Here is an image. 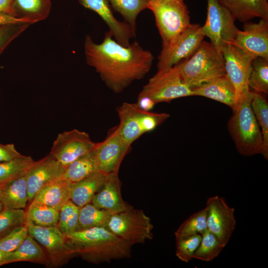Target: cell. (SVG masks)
Returning <instances> with one entry per match:
<instances>
[{
    "instance_id": "6da1fadb",
    "label": "cell",
    "mask_w": 268,
    "mask_h": 268,
    "mask_svg": "<svg viewBox=\"0 0 268 268\" xmlns=\"http://www.w3.org/2000/svg\"><path fill=\"white\" fill-rule=\"evenodd\" d=\"M86 64L95 68L106 85L115 93L122 92L150 71L154 57L134 41L123 46L106 31L102 43H95L86 35L84 42Z\"/></svg>"
},
{
    "instance_id": "7a4b0ae2",
    "label": "cell",
    "mask_w": 268,
    "mask_h": 268,
    "mask_svg": "<svg viewBox=\"0 0 268 268\" xmlns=\"http://www.w3.org/2000/svg\"><path fill=\"white\" fill-rule=\"evenodd\" d=\"M66 236L74 254H79L90 262H110L131 257V245L105 227L77 230Z\"/></svg>"
},
{
    "instance_id": "3957f363",
    "label": "cell",
    "mask_w": 268,
    "mask_h": 268,
    "mask_svg": "<svg viewBox=\"0 0 268 268\" xmlns=\"http://www.w3.org/2000/svg\"><path fill=\"white\" fill-rule=\"evenodd\" d=\"M176 66L184 81L192 89L226 74L222 52L205 41Z\"/></svg>"
},
{
    "instance_id": "277c9868",
    "label": "cell",
    "mask_w": 268,
    "mask_h": 268,
    "mask_svg": "<svg viewBox=\"0 0 268 268\" xmlns=\"http://www.w3.org/2000/svg\"><path fill=\"white\" fill-rule=\"evenodd\" d=\"M253 94L252 91L236 104L227 123L228 131L238 152L245 156L262 155L263 152L262 134L251 105Z\"/></svg>"
},
{
    "instance_id": "5b68a950",
    "label": "cell",
    "mask_w": 268,
    "mask_h": 268,
    "mask_svg": "<svg viewBox=\"0 0 268 268\" xmlns=\"http://www.w3.org/2000/svg\"><path fill=\"white\" fill-rule=\"evenodd\" d=\"M162 40V47L173 41L191 24L189 9L184 0H148Z\"/></svg>"
},
{
    "instance_id": "8992f818",
    "label": "cell",
    "mask_w": 268,
    "mask_h": 268,
    "mask_svg": "<svg viewBox=\"0 0 268 268\" xmlns=\"http://www.w3.org/2000/svg\"><path fill=\"white\" fill-rule=\"evenodd\" d=\"M105 227L131 246L153 238V225L142 210L130 206L109 217Z\"/></svg>"
},
{
    "instance_id": "52a82bcc",
    "label": "cell",
    "mask_w": 268,
    "mask_h": 268,
    "mask_svg": "<svg viewBox=\"0 0 268 268\" xmlns=\"http://www.w3.org/2000/svg\"><path fill=\"white\" fill-rule=\"evenodd\" d=\"M138 95L150 98L156 104L193 96L192 89L183 80L177 66L157 71L143 87Z\"/></svg>"
},
{
    "instance_id": "ba28073f",
    "label": "cell",
    "mask_w": 268,
    "mask_h": 268,
    "mask_svg": "<svg viewBox=\"0 0 268 268\" xmlns=\"http://www.w3.org/2000/svg\"><path fill=\"white\" fill-rule=\"evenodd\" d=\"M207 17L201 26V32L210 42L222 51L225 46L233 40L239 30L230 12L219 0H206Z\"/></svg>"
},
{
    "instance_id": "9c48e42d",
    "label": "cell",
    "mask_w": 268,
    "mask_h": 268,
    "mask_svg": "<svg viewBox=\"0 0 268 268\" xmlns=\"http://www.w3.org/2000/svg\"><path fill=\"white\" fill-rule=\"evenodd\" d=\"M204 37L201 26L191 23L174 41L162 47L158 57L157 71L171 68L188 58L196 50Z\"/></svg>"
},
{
    "instance_id": "30bf717a",
    "label": "cell",
    "mask_w": 268,
    "mask_h": 268,
    "mask_svg": "<svg viewBox=\"0 0 268 268\" xmlns=\"http://www.w3.org/2000/svg\"><path fill=\"white\" fill-rule=\"evenodd\" d=\"M120 124L117 131L129 146L145 133L153 131L155 118L150 111L140 109L136 103H123L117 109Z\"/></svg>"
},
{
    "instance_id": "8fae6325",
    "label": "cell",
    "mask_w": 268,
    "mask_h": 268,
    "mask_svg": "<svg viewBox=\"0 0 268 268\" xmlns=\"http://www.w3.org/2000/svg\"><path fill=\"white\" fill-rule=\"evenodd\" d=\"M222 52L226 73L235 89V106L240 100L252 92L249 87V78L254 58L230 44H227Z\"/></svg>"
},
{
    "instance_id": "7c38bea8",
    "label": "cell",
    "mask_w": 268,
    "mask_h": 268,
    "mask_svg": "<svg viewBox=\"0 0 268 268\" xmlns=\"http://www.w3.org/2000/svg\"><path fill=\"white\" fill-rule=\"evenodd\" d=\"M95 145L88 134L73 129L58 135L50 154L66 168L77 158L91 152Z\"/></svg>"
},
{
    "instance_id": "4fadbf2b",
    "label": "cell",
    "mask_w": 268,
    "mask_h": 268,
    "mask_svg": "<svg viewBox=\"0 0 268 268\" xmlns=\"http://www.w3.org/2000/svg\"><path fill=\"white\" fill-rule=\"evenodd\" d=\"M130 147L120 137L116 126L111 129L106 138L100 142L95 143L92 150L97 172L105 175L118 173Z\"/></svg>"
},
{
    "instance_id": "5bb4252c",
    "label": "cell",
    "mask_w": 268,
    "mask_h": 268,
    "mask_svg": "<svg viewBox=\"0 0 268 268\" xmlns=\"http://www.w3.org/2000/svg\"><path fill=\"white\" fill-rule=\"evenodd\" d=\"M205 208L207 229L226 246L236 226L235 209L218 196L208 198Z\"/></svg>"
},
{
    "instance_id": "9a60e30c",
    "label": "cell",
    "mask_w": 268,
    "mask_h": 268,
    "mask_svg": "<svg viewBox=\"0 0 268 268\" xmlns=\"http://www.w3.org/2000/svg\"><path fill=\"white\" fill-rule=\"evenodd\" d=\"M228 44L256 57L268 59V20L261 18L258 23L245 22L243 30H239Z\"/></svg>"
},
{
    "instance_id": "2e32d148",
    "label": "cell",
    "mask_w": 268,
    "mask_h": 268,
    "mask_svg": "<svg viewBox=\"0 0 268 268\" xmlns=\"http://www.w3.org/2000/svg\"><path fill=\"white\" fill-rule=\"evenodd\" d=\"M65 170V167L50 154L35 161L25 174L28 202H31L45 186L63 178Z\"/></svg>"
},
{
    "instance_id": "e0dca14e",
    "label": "cell",
    "mask_w": 268,
    "mask_h": 268,
    "mask_svg": "<svg viewBox=\"0 0 268 268\" xmlns=\"http://www.w3.org/2000/svg\"><path fill=\"white\" fill-rule=\"evenodd\" d=\"M83 7L94 11L108 26L113 37L120 44L128 46L135 36V30L125 21L114 16L108 0H78Z\"/></svg>"
},
{
    "instance_id": "ac0fdd59",
    "label": "cell",
    "mask_w": 268,
    "mask_h": 268,
    "mask_svg": "<svg viewBox=\"0 0 268 268\" xmlns=\"http://www.w3.org/2000/svg\"><path fill=\"white\" fill-rule=\"evenodd\" d=\"M28 234L41 244L53 259L74 254L67 243L66 235L57 226H42L26 223Z\"/></svg>"
},
{
    "instance_id": "d6986e66",
    "label": "cell",
    "mask_w": 268,
    "mask_h": 268,
    "mask_svg": "<svg viewBox=\"0 0 268 268\" xmlns=\"http://www.w3.org/2000/svg\"><path fill=\"white\" fill-rule=\"evenodd\" d=\"M91 203L113 213L122 211L130 206L122 198L118 172L105 175L104 184L94 196Z\"/></svg>"
},
{
    "instance_id": "ffe728a7",
    "label": "cell",
    "mask_w": 268,
    "mask_h": 268,
    "mask_svg": "<svg viewBox=\"0 0 268 268\" xmlns=\"http://www.w3.org/2000/svg\"><path fill=\"white\" fill-rule=\"evenodd\" d=\"M192 89L193 96L208 98L227 105L232 110L234 108L235 89L226 74Z\"/></svg>"
},
{
    "instance_id": "44dd1931",
    "label": "cell",
    "mask_w": 268,
    "mask_h": 268,
    "mask_svg": "<svg viewBox=\"0 0 268 268\" xmlns=\"http://www.w3.org/2000/svg\"><path fill=\"white\" fill-rule=\"evenodd\" d=\"M235 20L246 22L259 17L268 20L267 0H219Z\"/></svg>"
},
{
    "instance_id": "7402d4cb",
    "label": "cell",
    "mask_w": 268,
    "mask_h": 268,
    "mask_svg": "<svg viewBox=\"0 0 268 268\" xmlns=\"http://www.w3.org/2000/svg\"><path fill=\"white\" fill-rule=\"evenodd\" d=\"M0 201L5 208L25 207L28 197L25 174L0 184Z\"/></svg>"
},
{
    "instance_id": "603a6c76",
    "label": "cell",
    "mask_w": 268,
    "mask_h": 268,
    "mask_svg": "<svg viewBox=\"0 0 268 268\" xmlns=\"http://www.w3.org/2000/svg\"><path fill=\"white\" fill-rule=\"evenodd\" d=\"M71 183L63 178L56 180L41 189L32 201L41 203L60 211L70 200Z\"/></svg>"
},
{
    "instance_id": "cb8c5ba5",
    "label": "cell",
    "mask_w": 268,
    "mask_h": 268,
    "mask_svg": "<svg viewBox=\"0 0 268 268\" xmlns=\"http://www.w3.org/2000/svg\"><path fill=\"white\" fill-rule=\"evenodd\" d=\"M105 175L95 172L84 179L71 184L70 200L79 207L91 203L95 194L102 188Z\"/></svg>"
},
{
    "instance_id": "d4e9b609",
    "label": "cell",
    "mask_w": 268,
    "mask_h": 268,
    "mask_svg": "<svg viewBox=\"0 0 268 268\" xmlns=\"http://www.w3.org/2000/svg\"><path fill=\"white\" fill-rule=\"evenodd\" d=\"M51 6V0H13L15 16L32 24L47 19Z\"/></svg>"
},
{
    "instance_id": "484cf974",
    "label": "cell",
    "mask_w": 268,
    "mask_h": 268,
    "mask_svg": "<svg viewBox=\"0 0 268 268\" xmlns=\"http://www.w3.org/2000/svg\"><path fill=\"white\" fill-rule=\"evenodd\" d=\"M22 261L32 262H46L47 261V257L43 248L29 234L17 249L6 253L1 262V266Z\"/></svg>"
},
{
    "instance_id": "4316f807",
    "label": "cell",
    "mask_w": 268,
    "mask_h": 268,
    "mask_svg": "<svg viewBox=\"0 0 268 268\" xmlns=\"http://www.w3.org/2000/svg\"><path fill=\"white\" fill-rule=\"evenodd\" d=\"M97 172L92 151L77 158L65 168L63 178L73 184Z\"/></svg>"
},
{
    "instance_id": "83f0119b",
    "label": "cell",
    "mask_w": 268,
    "mask_h": 268,
    "mask_svg": "<svg viewBox=\"0 0 268 268\" xmlns=\"http://www.w3.org/2000/svg\"><path fill=\"white\" fill-rule=\"evenodd\" d=\"M59 211L47 205L31 201L26 211V223L42 226H57Z\"/></svg>"
},
{
    "instance_id": "f1b7e54d",
    "label": "cell",
    "mask_w": 268,
    "mask_h": 268,
    "mask_svg": "<svg viewBox=\"0 0 268 268\" xmlns=\"http://www.w3.org/2000/svg\"><path fill=\"white\" fill-rule=\"evenodd\" d=\"M251 107L263 139V156L268 159V103L262 94L253 92Z\"/></svg>"
},
{
    "instance_id": "f546056e",
    "label": "cell",
    "mask_w": 268,
    "mask_h": 268,
    "mask_svg": "<svg viewBox=\"0 0 268 268\" xmlns=\"http://www.w3.org/2000/svg\"><path fill=\"white\" fill-rule=\"evenodd\" d=\"M112 214L110 211L96 207L91 202L87 203L80 207L78 230L105 227Z\"/></svg>"
},
{
    "instance_id": "4dcf8cb0",
    "label": "cell",
    "mask_w": 268,
    "mask_h": 268,
    "mask_svg": "<svg viewBox=\"0 0 268 268\" xmlns=\"http://www.w3.org/2000/svg\"><path fill=\"white\" fill-rule=\"evenodd\" d=\"M249 87L253 92L268 93V59L256 57L252 60Z\"/></svg>"
},
{
    "instance_id": "1f68e13d",
    "label": "cell",
    "mask_w": 268,
    "mask_h": 268,
    "mask_svg": "<svg viewBox=\"0 0 268 268\" xmlns=\"http://www.w3.org/2000/svg\"><path fill=\"white\" fill-rule=\"evenodd\" d=\"M201 235V241L194 254L193 259L206 262L212 261L226 246L207 229Z\"/></svg>"
},
{
    "instance_id": "d6a6232c",
    "label": "cell",
    "mask_w": 268,
    "mask_h": 268,
    "mask_svg": "<svg viewBox=\"0 0 268 268\" xmlns=\"http://www.w3.org/2000/svg\"><path fill=\"white\" fill-rule=\"evenodd\" d=\"M35 162L30 156L22 155L11 160L0 162V184L25 174Z\"/></svg>"
},
{
    "instance_id": "836d02e7",
    "label": "cell",
    "mask_w": 268,
    "mask_h": 268,
    "mask_svg": "<svg viewBox=\"0 0 268 268\" xmlns=\"http://www.w3.org/2000/svg\"><path fill=\"white\" fill-rule=\"evenodd\" d=\"M115 11L124 21L136 29V19L139 13L147 8L148 0H109Z\"/></svg>"
},
{
    "instance_id": "e575fe53",
    "label": "cell",
    "mask_w": 268,
    "mask_h": 268,
    "mask_svg": "<svg viewBox=\"0 0 268 268\" xmlns=\"http://www.w3.org/2000/svg\"><path fill=\"white\" fill-rule=\"evenodd\" d=\"M207 211L205 207L192 214L184 221L175 232L176 239L197 234H201L207 229Z\"/></svg>"
},
{
    "instance_id": "d590c367",
    "label": "cell",
    "mask_w": 268,
    "mask_h": 268,
    "mask_svg": "<svg viewBox=\"0 0 268 268\" xmlns=\"http://www.w3.org/2000/svg\"><path fill=\"white\" fill-rule=\"evenodd\" d=\"M79 209L69 200L60 210L57 226L65 235L78 230Z\"/></svg>"
},
{
    "instance_id": "8d00e7d4",
    "label": "cell",
    "mask_w": 268,
    "mask_h": 268,
    "mask_svg": "<svg viewBox=\"0 0 268 268\" xmlns=\"http://www.w3.org/2000/svg\"><path fill=\"white\" fill-rule=\"evenodd\" d=\"M26 223V211L23 209L3 208L0 211V239Z\"/></svg>"
},
{
    "instance_id": "74e56055",
    "label": "cell",
    "mask_w": 268,
    "mask_h": 268,
    "mask_svg": "<svg viewBox=\"0 0 268 268\" xmlns=\"http://www.w3.org/2000/svg\"><path fill=\"white\" fill-rule=\"evenodd\" d=\"M201 239V235L200 234L176 239L177 257L183 262L189 263L193 259L194 254Z\"/></svg>"
},
{
    "instance_id": "f35d334b",
    "label": "cell",
    "mask_w": 268,
    "mask_h": 268,
    "mask_svg": "<svg viewBox=\"0 0 268 268\" xmlns=\"http://www.w3.org/2000/svg\"><path fill=\"white\" fill-rule=\"evenodd\" d=\"M32 25L29 23L0 25V55L6 47Z\"/></svg>"
},
{
    "instance_id": "ab89813d",
    "label": "cell",
    "mask_w": 268,
    "mask_h": 268,
    "mask_svg": "<svg viewBox=\"0 0 268 268\" xmlns=\"http://www.w3.org/2000/svg\"><path fill=\"white\" fill-rule=\"evenodd\" d=\"M28 235L26 225L16 228L0 239V250L9 253L17 249Z\"/></svg>"
},
{
    "instance_id": "60d3db41",
    "label": "cell",
    "mask_w": 268,
    "mask_h": 268,
    "mask_svg": "<svg viewBox=\"0 0 268 268\" xmlns=\"http://www.w3.org/2000/svg\"><path fill=\"white\" fill-rule=\"evenodd\" d=\"M21 155L13 144L0 143V162L11 160Z\"/></svg>"
},
{
    "instance_id": "b9f144b4",
    "label": "cell",
    "mask_w": 268,
    "mask_h": 268,
    "mask_svg": "<svg viewBox=\"0 0 268 268\" xmlns=\"http://www.w3.org/2000/svg\"><path fill=\"white\" fill-rule=\"evenodd\" d=\"M20 23H29L33 24L28 20L17 18L8 14L0 13V25Z\"/></svg>"
},
{
    "instance_id": "7bdbcfd3",
    "label": "cell",
    "mask_w": 268,
    "mask_h": 268,
    "mask_svg": "<svg viewBox=\"0 0 268 268\" xmlns=\"http://www.w3.org/2000/svg\"><path fill=\"white\" fill-rule=\"evenodd\" d=\"M136 104L140 109L147 111H150L155 105L150 98L140 95L138 96Z\"/></svg>"
},
{
    "instance_id": "ee69618b",
    "label": "cell",
    "mask_w": 268,
    "mask_h": 268,
    "mask_svg": "<svg viewBox=\"0 0 268 268\" xmlns=\"http://www.w3.org/2000/svg\"><path fill=\"white\" fill-rule=\"evenodd\" d=\"M0 13L15 16L13 0H0Z\"/></svg>"
},
{
    "instance_id": "f6af8a7d",
    "label": "cell",
    "mask_w": 268,
    "mask_h": 268,
    "mask_svg": "<svg viewBox=\"0 0 268 268\" xmlns=\"http://www.w3.org/2000/svg\"><path fill=\"white\" fill-rule=\"evenodd\" d=\"M7 253L1 251L0 250V266H1V262L4 258L5 256L6 255Z\"/></svg>"
},
{
    "instance_id": "bcb514c9",
    "label": "cell",
    "mask_w": 268,
    "mask_h": 268,
    "mask_svg": "<svg viewBox=\"0 0 268 268\" xmlns=\"http://www.w3.org/2000/svg\"><path fill=\"white\" fill-rule=\"evenodd\" d=\"M3 205H2V204L1 203V202L0 201V211L1 210H2L3 209Z\"/></svg>"
}]
</instances>
